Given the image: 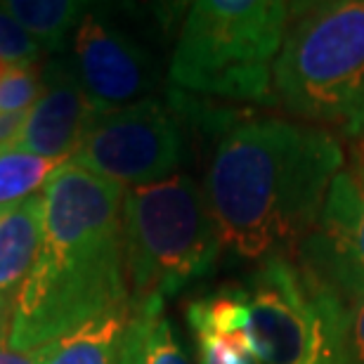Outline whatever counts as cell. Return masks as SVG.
<instances>
[{
	"label": "cell",
	"mask_w": 364,
	"mask_h": 364,
	"mask_svg": "<svg viewBox=\"0 0 364 364\" xmlns=\"http://www.w3.org/2000/svg\"><path fill=\"white\" fill-rule=\"evenodd\" d=\"M343 166L341 142L319 126L270 116L232 121L203 180L223 249L253 267L298 251Z\"/></svg>",
	"instance_id": "6da1fadb"
},
{
	"label": "cell",
	"mask_w": 364,
	"mask_h": 364,
	"mask_svg": "<svg viewBox=\"0 0 364 364\" xmlns=\"http://www.w3.org/2000/svg\"><path fill=\"white\" fill-rule=\"evenodd\" d=\"M126 187L60 166L43 187V244L12 298L7 346L41 350L55 338L130 305L123 249Z\"/></svg>",
	"instance_id": "7a4b0ae2"
},
{
	"label": "cell",
	"mask_w": 364,
	"mask_h": 364,
	"mask_svg": "<svg viewBox=\"0 0 364 364\" xmlns=\"http://www.w3.org/2000/svg\"><path fill=\"white\" fill-rule=\"evenodd\" d=\"M289 17L282 0L192 3L171 57V83L201 97L274 102L272 69Z\"/></svg>",
	"instance_id": "3957f363"
},
{
	"label": "cell",
	"mask_w": 364,
	"mask_h": 364,
	"mask_svg": "<svg viewBox=\"0 0 364 364\" xmlns=\"http://www.w3.org/2000/svg\"><path fill=\"white\" fill-rule=\"evenodd\" d=\"M272 100L291 116L364 137V0L308 7L287 28Z\"/></svg>",
	"instance_id": "277c9868"
},
{
	"label": "cell",
	"mask_w": 364,
	"mask_h": 364,
	"mask_svg": "<svg viewBox=\"0 0 364 364\" xmlns=\"http://www.w3.org/2000/svg\"><path fill=\"white\" fill-rule=\"evenodd\" d=\"M187 310L235 336L251 364L329 362L322 298L296 260H265Z\"/></svg>",
	"instance_id": "5b68a950"
},
{
	"label": "cell",
	"mask_w": 364,
	"mask_h": 364,
	"mask_svg": "<svg viewBox=\"0 0 364 364\" xmlns=\"http://www.w3.org/2000/svg\"><path fill=\"white\" fill-rule=\"evenodd\" d=\"M123 249L130 305L166 301L208 277L225 249L203 185L173 176L126 189Z\"/></svg>",
	"instance_id": "8992f818"
},
{
	"label": "cell",
	"mask_w": 364,
	"mask_h": 364,
	"mask_svg": "<svg viewBox=\"0 0 364 364\" xmlns=\"http://www.w3.org/2000/svg\"><path fill=\"white\" fill-rule=\"evenodd\" d=\"M71 161L128 189L173 178L182 161V130L176 107L147 97L100 114Z\"/></svg>",
	"instance_id": "52a82bcc"
},
{
	"label": "cell",
	"mask_w": 364,
	"mask_h": 364,
	"mask_svg": "<svg viewBox=\"0 0 364 364\" xmlns=\"http://www.w3.org/2000/svg\"><path fill=\"white\" fill-rule=\"evenodd\" d=\"M298 267L338 298L364 296V137L333 178L315 228L298 246Z\"/></svg>",
	"instance_id": "ba28073f"
},
{
	"label": "cell",
	"mask_w": 364,
	"mask_h": 364,
	"mask_svg": "<svg viewBox=\"0 0 364 364\" xmlns=\"http://www.w3.org/2000/svg\"><path fill=\"white\" fill-rule=\"evenodd\" d=\"M71 60L97 114L147 100L159 81L149 50L100 10H88L78 21Z\"/></svg>",
	"instance_id": "9c48e42d"
},
{
	"label": "cell",
	"mask_w": 364,
	"mask_h": 364,
	"mask_svg": "<svg viewBox=\"0 0 364 364\" xmlns=\"http://www.w3.org/2000/svg\"><path fill=\"white\" fill-rule=\"evenodd\" d=\"M41 97L28 109L17 149L53 161H71L83 135L97 119L71 55L53 57L41 71Z\"/></svg>",
	"instance_id": "30bf717a"
},
{
	"label": "cell",
	"mask_w": 364,
	"mask_h": 364,
	"mask_svg": "<svg viewBox=\"0 0 364 364\" xmlns=\"http://www.w3.org/2000/svg\"><path fill=\"white\" fill-rule=\"evenodd\" d=\"M43 194L21 199L0 218V296L12 301L43 244Z\"/></svg>",
	"instance_id": "8fae6325"
},
{
	"label": "cell",
	"mask_w": 364,
	"mask_h": 364,
	"mask_svg": "<svg viewBox=\"0 0 364 364\" xmlns=\"http://www.w3.org/2000/svg\"><path fill=\"white\" fill-rule=\"evenodd\" d=\"M133 308L114 310L55 338L38 350L41 364H121Z\"/></svg>",
	"instance_id": "7c38bea8"
},
{
	"label": "cell",
	"mask_w": 364,
	"mask_h": 364,
	"mask_svg": "<svg viewBox=\"0 0 364 364\" xmlns=\"http://www.w3.org/2000/svg\"><path fill=\"white\" fill-rule=\"evenodd\" d=\"M121 364H194L182 346L176 326L166 315L164 298L133 305Z\"/></svg>",
	"instance_id": "4fadbf2b"
},
{
	"label": "cell",
	"mask_w": 364,
	"mask_h": 364,
	"mask_svg": "<svg viewBox=\"0 0 364 364\" xmlns=\"http://www.w3.org/2000/svg\"><path fill=\"white\" fill-rule=\"evenodd\" d=\"M3 10L26 28L28 36L48 53H60L67 46L69 31L78 26L88 3L74 0H5Z\"/></svg>",
	"instance_id": "5bb4252c"
},
{
	"label": "cell",
	"mask_w": 364,
	"mask_h": 364,
	"mask_svg": "<svg viewBox=\"0 0 364 364\" xmlns=\"http://www.w3.org/2000/svg\"><path fill=\"white\" fill-rule=\"evenodd\" d=\"M317 291L322 298L329 333L326 364H364V296L338 298L319 287Z\"/></svg>",
	"instance_id": "9a60e30c"
},
{
	"label": "cell",
	"mask_w": 364,
	"mask_h": 364,
	"mask_svg": "<svg viewBox=\"0 0 364 364\" xmlns=\"http://www.w3.org/2000/svg\"><path fill=\"white\" fill-rule=\"evenodd\" d=\"M67 161H53L21 149L0 154V206H10L46 187L50 176Z\"/></svg>",
	"instance_id": "2e32d148"
},
{
	"label": "cell",
	"mask_w": 364,
	"mask_h": 364,
	"mask_svg": "<svg viewBox=\"0 0 364 364\" xmlns=\"http://www.w3.org/2000/svg\"><path fill=\"white\" fill-rule=\"evenodd\" d=\"M43 83L33 64H10L0 81V112H28L41 97Z\"/></svg>",
	"instance_id": "e0dca14e"
},
{
	"label": "cell",
	"mask_w": 364,
	"mask_h": 364,
	"mask_svg": "<svg viewBox=\"0 0 364 364\" xmlns=\"http://www.w3.org/2000/svg\"><path fill=\"white\" fill-rule=\"evenodd\" d=\"M41 53L43 48L0 5V60L5 64H36Z\"/></svg>",
	"instance_id": "ac0fdd59"
},
{
	"label": "cell",
	"mask_w": 364,
	"mask_h": 364,
	"mask_svg": "<svg viewBox=\"0 0 364 364\" xmlns=\"http://www.w3.org/2000/svg\"><path fill=\"white\" fill-rule=\"evenodd\" d=\"M28 112H14V114H3L0 112V154L5 151H14L24 133Z\"/></svg>",
	"instance_id": "d6986e66"
},
{
	"label": "cell",
	"mask_w": 364,
	"mask_h": 364,
	"mask_svg": "<svg viewBox=\"0 0 364 364\" xmlns=\"http://www.w3.org/2000/svg\"><path fill=\"white\" fill-rule=\"evenodd\" d=\"M0 364H41V360H38V350L19 353L12 350L10 346H5V341H0Z\"/></svg>",
	"instance_id": "ffe728a7"
},
{
	"label": "cell",
	"mask_w": 364,
	"mask_h": 364,
	"mask_svg": "<svg viewBox=\"0 0 364 364\" xmlns=\"http://www.w3.org/2000/svg\"><path fill=\"white\" fill-rule=\"evenodd\" d=\"M10 317H12V301L0 296V341H7V333H10Z\"/></svg>",
	"instance_id": "44dd1931"
},
{
	"label": "cell",
	"mask_w": 364,
	"mask_h": 364,
	"mask_svg": "<svg viewBox=\"0 0 364 364\" xmlns=\"http://www.w3.org/2000/svg\"><path fill=\"white\" fill-rule=\"evenodd\" d=\"M7 67H10V64H5L3 60H0V81H3V76H5V71H7Z\"/></svg>",
	"instance_id": "7402d4cb"
},
{
	"label": "cell",
	"mask_w": 364,
	"mask_h": 364,
	"mask_svg": "<svg viewBox=\"0 0 364 364\" xmlns=\"http://www.w3.org/2000/svg\"><path fill=\"white\" fill-rule=\"evenodd\" d=\"M10 206H12V203H10ZM5 210H7V206H0V218H3V213H5Z\"/></svg>",
	"instance_id": "603a6c76"
}]
</instances>
